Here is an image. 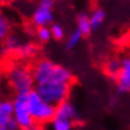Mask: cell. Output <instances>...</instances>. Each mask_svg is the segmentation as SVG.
<instances>
[{
	"label": "cell",
	"instance_id": "obj_1",
	"mask_svg": "<svg viewBox=\"0 0 130 130\" xmlns=\"http://www.w3.org/2000/svg\"><path fill=\"white\" fill-rule=\"evenodd\" d=\"M35 88L41 97L53 105L68 100L73 85V74L64 65L49 58H40L32 67Z\"/></svg>",
	"mask_w": 130,
	"mask_h": 130
},
{
	"label": "cell",
	"instance_id": "obj_5",
	"mask_svg": "<svg viewBox=\"0 0 130 130\" xmlns=\"http://www.w3.org/2000/svg\"><path fill=\"white\" fill-rule=\"evenodd\" d=\"M12 106H13V118L20 130L32 126L35 123L25 101V94H16L12 100Z\"/></svg>",
	"mask_w": 130,
	"mask_h": 130
},
{
	"label": "cell",
	"instance_id": "obj_2",
	"mask_svg": "<svg viewBox=\"0 0 130 130\" xmlns=\"http://www.w3.org/2000/svg\"><path fill=\"white\" fill-rule=\"evenodd\" d=\"M5 81L15 94H25L35 88L32 68L24 61H13L5 69Z\"/></svg>",
	"mask_w": 130,
	"mask_h": 130
},
{
	"label": "cell",
	"instance_id": "obj_12",
	"mask_svg": "<svg viewBox=\"0 0 130 130\" xmlns=\"http://www.w3.org/2000/svg\"><path fill=\"white\" fill-rule=\"evenodd\" d=\"M88 16H89V21H90V25H92L93 31L94 29L101 28L104 25L105 20H106V12H105V9L101 8V7L94 8Z\"/></svg>",
	"mask_w": 130,
	"mask_h": 130
},
{
	"label": "cell",
	"instance_id": "obj_13",
	"mask_svg": "<svg viewBox=\"0 0 130 130\" xmlns=\"http://www.w3.org/2000/svg\"><path fill=\"white\" fill-rule=\"evenodd\" d=\"M12 28H13V23L11 20V17L0 11V43L8 37V35L12 33Z\"/></svg>",
	"mask_w": 130,
	"mask_h": 130
},
{
	"label": "cell",
	"instance_id": "obj_19",
	"mask_svg": "<svg viewBox=\"0 0 130 130\" xmlns=\"http://www.w3.org/2000/svg\"><path fill=\"white\" fill-rule=\"evenodd\" d=\"M21 130H43V127H41V125H37V123H33L32 126L25 127V129H21Z\"/></svg>",
	"mask_w": 130,
	"mask_h": 130
},
{
	"label": "cell",
	"instance_id": "obj_16",
	"mask_svg": "<svg viewBox=\"0 0 130 130\" xmlns=\"http://www.w3.org/2000/svg\"><path fill=\"white\" fill-rule=\"evenodd\" d=\"M82 39H84V36H82V33L78 31V29H73L67 37V44H65L67 45V49L72 51L74 48H77Z\"/></svg>",
	"mask_w": 130,
	"mask_h": 130
},
{
	"label": "cell",
	"instance_id": "obj_21",
	"mask_svg": "<svg viewBox=\"0 0 130 130\" xmlns=\"http://www.w3.org/2000/svg\"><path fill=\"white\" fill-rule=\"evenodd\" d=\"M0 11H2V3H0Z\"/></svg>",
	"mask_w": 130,
	"mask_h": 130
},
{
	"label": "cell",
	"instance_id": "obj_6",
	"mask_svg": "<svg viewBox=\"0 0 130 130\" xmlns=\"http://www.w3.org/2000/svg\"><path fill=\"white\" fill-rule=\"evenodd\" d=\"M0 130H20L13 118L12 100L0 98Z\"/></svg>",
	"mask_w": 130,
	"mask_h": 130
},
{
	"label": "cell",
	"instance_id": "obj_14",
	"mask_svg": "<svg viewBox=\"0 0 130 130\" xmlns=\"http://www.w3.org/2000/svg\"><path fill=\"white\" fill-rule=\"evenodd\" d=\"M76 29H78L84 37L89 36V35L93 32L88 13H78L77 15V17H76Z\"/></svg>",
	"mask_w": 130,
	"mask_h": 130
},
{
	"label": "cell",
	"instance_id": "obj_20",
	"mask_svg": "<svg viewBox=\"0 0 130 130\" xmlns=\"http://www.w3.org/2000/svg\"><path fill=\"white\" fill-rule=\"evenodd\" d=\"M0 55H3V43H0Z\"/></svg>",
	"mask_w": 130,
	"mask_h": 130
},
{
	"label": "cell",
	"instance_id": "obj_4",
	"mask_svg": "<svg viewBox=\"0 0 130 130\" xmlns=\"http://www.w3.org/2000/svg\"><path fill=\"white\" fill-rule=\"evenodd\" d=\"M55 0H37L31 13L33 27H49L55 21Z\"/></svg>",
	"mask_w": 130,
	"mask_h": 130
},
{
	"label": "cell",
	"instance_id": "obj_10",
	"mask_svg": "<svg viewBox=\"0 0 130 130\" xmlns=\"http://www.w3.org/2000/svg\"><path fill=\"white\" fill-rule=\"evenodd\" d=\"M21 43H23V39L19 35H15V33L8 35V37L3 41V55L16 56Z\"/></svg>",
	"mask_w": 130,
	"mask_h": 130
},
{
	"label": "cell",
	"instance_id": "obj_11",
	"mask_svg": "<svg viewBox=\"0 0 130 130\" xmlns=\"http://www.w3.org/2000/svg\"><path fill=\"white\" fill-rule=\"evenodd\" d=\"M120 67H121V58L118 57H109L108 60H105L104 65H102V69H104V73L110 78H116L118 72H120Z\"/></svg>",
	"mask_w": 130,
	"mask_h": 130
},
{
	"label": "cell",
	"instance_id": "obj_15",
	"mask_svg": "<svg viewBox=\"0 0 130 130\" xmlns=\"http://www.w3.org/2000/svg\"><path fill=\"white\" fill-rule=\"evenodd\" d=\"M49 123L52 126V130H73L76 125L74 121L64 118V117H57V116L53 117Z\"/></svg>",
	"mask_w": 130,
	"mask_h": 130
},
{
	"label": "cell",
	"instance_id": "obj_9",
	"mask_svg": "<svg viewBox=\"0 0 130 130\" xmlns=\"http://www.w3.org/2000/svg\"><path fill=\"white\" fill-rule=\"evenodd\" d=\"M39 53V46L36 43L29 40H23V43L20 45L19 51H17L16 57L21 61H27V60H32L37 56Z\"/></svg>",
	"mask_w": 130,
	"mask_h": 130
},
{
	"label": "cell",
	"instance_id": "obj_7",
	"mask_svg": "<svg viewBox=\"0 0 130 130\" xmlns=\"http://www.w3.org/2000/svg\"><path fill=\"white\" fill-rule=\"evenodd\" d=\"M114 81L120 93H130V56L121 57L120 72Z\"/></svg>",
	"mask_w": 130,
	"mask_h": 130
},
{
	"label": "cell",
	"instance_id": "obj_3",
	"mask_svg": "<svg viewBox=\"0 0 130 130\" xmlns=\"http://www.w3.org/2000/svg\"><path fill=\"white\" fill-rule=\"evenodd\" d=\"M25 101L28 105L29 113H31L35 123H37V125L49 123L52 118L55 117L56 105L44 100L35 89L25 93Z\"/></svg>",
	"mask_w": 130,
	"mask_h": 130
},
{
	"label": "cell",
	"instance_id": "obj_17",
	"mask_svg": "<svg viewBox=\"0 0 130 130\" xmlns=\"http://www.w3.org/2000/svg\"><path fill=\"white\" fill-rule=\"evenodd\" d=\"M49 29H51V35H52V40H56V41H61L65 39L67 36V32H65V28L58 24V23H55L53 21L52 24L49 25Z\"/></svg>",
	"mask_w": 130,
	"mask_h": 130
},
{
	"label": "cell",
	"instance_id": "obj_18",
	"mask_svg": "<svg viewBox=\"0 0 130 130\" xmlns=\"http://www.w3.org/2000/svg\"><path fill=\"white\" fill-rule=\"evenodd\" d=\"M36 39L41 44L49 43V41L52 40V35H51L49 27H39L36 29Z\"/></svg>",
	"mask_w": 130,
	"mask_h": 130
},
{
	"label": "cell",
	"instance_id": "obj_8",
	"mask_svg": "<svg viewBox=\"0 0 130 130\" xmlns=\"http://www.w3.org/2000/svg\"><path fill=\"white\" fill-rule=\"evenodd\" d=\"M55 116L68 118V120H72L74 122L78 120L77 108H76V105L73 102H70L69 100H65V101H62V102L56 105V113H55Z\"/></svg>",
	"mask_w": 130,
	"mask_h": 130
}]
</instances>
